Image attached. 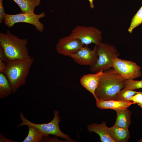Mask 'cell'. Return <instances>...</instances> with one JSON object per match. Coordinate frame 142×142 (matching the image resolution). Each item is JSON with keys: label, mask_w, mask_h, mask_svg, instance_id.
Returning a JSON list of instances; mask_svg holds the SVG:
<instances>
[{"label": "cell", "mask_w": 142, "mask_h": 142, "mask_svg": "<svg viewBox=\"0 0 142 142\" xmlns=\"http://www.w3.org/2000/svg\"><path fill=\"white\" fill-rule=\"evenodd\" d=\"M27 39L20 38L9 30L0 33V59L6 64L31 59L27 47Z\"/></svg>", "instance_id": "cell-1"}, {"label": "cell", "mask_w": 142, "mask_h": 142, "mask_svg": "<svg viewBox=\"0 0 142 142\" xmlns=\"http://www.w3.org/2000/svg\"><path fill=\"white\" fill-rule=\"evenodd\" d=\"M126 80L113 68L103 71L95 91L96 101L114 100L117 93L124 88Z\"/></svg>", "instance_id": "cell-2"}, {"label": "cell", "mask_w": 142, "mask_h": 142, "mask_svg": "<svg viewBox=\"0 0 142 142\" xmlns=\"http://www.w3.org/2000/svg\"><path fill=\"white\" fill-rule=\"evenodd\" d=\"M34 60V58H32L26 60L11 62L6 64V69L3 73L11 85L13 93H15L19 87L25 84Z\"/></svg>", "instance_id": "cell-3"}, {"label": "cell", "mask_w": 142, "mask_h": 142, "mask_svg": "<svg viewBox=\"0 0 142 142\" xmlns=\"http://www.w3.org/2000/svg\"><path fill=\"white\" fill-rule=\"evenodd\" d=\"M96 45L98 60L96 64L90 68V71L94 73L111 68L115 59L120 55L117 48L113 45L101 42Z\"/></svg>", "instance_id": "cell-4"}, {"label": "cell", "mask_w": 142, "mask_h": 142, "mask_svg": "<svg viewBox=\"0 0 142 142\" xmlns=\"http://www.w3.org/2000/svg\"><path fill=\"white\" fill-rule=\"evenodd\" d=\"M59 114L58 111L55 110L54 111V118L51 121L47 123L37 124L29 121L21 112L19 114V117L22 122L18 125V127L23 125L33 126L40 130L44 136L49 137V135H52L65 139L69 141H72L69 137L63 133L59 128V124L60 120Z\"/></svg>", "instance_id": "cell-5"}, {"label": "cell", "mask_w": 142, "mask_h": 142, "mask_svg": "<svg viewBox=\"0 0 142 142\" xmlns=\"http://www.w3.org/2000/svg\"><path fill=\"white\" fill-rule=\"evenodd\" d=\"M46 16L44 12L38 14L34 13H23L15 14H6L4 20L5 25L8 28L14 26L16 23H26L34 26L37 30L42 32L44 31V24L39 21V19Z\"/></svg>", "instance_id": "cell-6"}, {"label": "cell", "mask_w": 142, "mask_h": 142, "mask_svg": "<svg viewBox=\"0 0 142 142\" xmlns=\"http://www.w3.org/2000/svg\"><path fill=\"white\" fill-rule=\"evenodd\" d=\"M102 32L93 26L77 25L72 31L70 35L79 40L84 45L98 44L102 39Z\"/></svg>", "instance_id": "cell-7"}, {"label": "cell", "mask_w": 142, "mask_h": 142, "mask_svg": "<svg viewBox=\"0 0 142 142\" xmlns=\"http://www.w3.org/2000/svg\"><path fill=\"white\" fill-rule=\"evenodd\" d=\"M112 67L123 78L126 80H133L141 75V69L136 63L118 57L114 60Z\"/></svg>", "instance_id": "cell-8"}, {"label": "cell", "mask_w": 142, "mask_h": 142, "mask_svg": "<svg viewBox=\"0 0 142 142\" xmlns=\"http://www.w3.org/2000/svg\"><path fill=\"white\" fill-rule=\"evenodd\" d=\"M96 45L92 50L88 45H85L79 49L75 53L69 57L77 64L90 67L94 66L97 63L98 57L96 51Z\"/></svg>", "instance_id": "cell-9"}, {"label": "cell", "mask_w": 142, "mask_h": 142, "mask_svg": "<svg viewBox=\"0 0 142 142\" xmlns=\"http://www.w3.org/2000/svg\"><path fill=\"white\" fill-rule=\"evenodd\" d=\"M84 45L79 40L69 35L59 39L55 49L59 54L69 57Z\"/></svg>", "instance_id": "cell-10"}, {"label": "cell", "mask_w": 142, "mask_h": 142, "mask_svg": "<svg viewBox=\"0 0 142 142\" xmlns=\"http://www.w3.org/2000/svg\"><path fill=\"white\" fill-rule=\"evenodd\" d=\"M103 72L100 71L93 74L84 75L80 80L82 86L92 93L94 98L95 91L98 87L100 77Z\"/></svg>", "instance_id": "cell-11"}, {"label": "cell", "mask_w": 142, "mask_h": 142, "mask_svg": "<svg viewBox=\"0 0 142 142\" xmlns=\"http://www.w3.org/2000/svg\"><path fill=\"white\" fill-rule=\"evenodd\" d=\"M133 104H135L134 103L131 101L115 100H98L96 102V106L99 108L102 109H111L115 110L126 109Z\"/></svg>", "instance_id": "cell-12"}, {"label": "cell", "mask_w": 142, "mask_h": 142, "mask_svg": "<svg viewBox=\"0 0 142 142\" xmlns=\"http://www.w3.org/2000/svg\"><path fill=\"white\" fill-rule=\"evenodd\" d=\"M105 121L100 124L94 123L87 126L88 130L90 132H94L99 135L102 142H115L111 136Z\"/></svg>", "instance_id": "cell-13"}, {"label": "cell", "mask_w": 142, "mask_h": 142, "mask_svg": "<svg viewBox=\"0 0 142 142\" xmlns=\"http://www.w3.org/2000/svg\"><path fill=\"white\" fill-rule=\"evenodd\" d=\"M110 135L115 142H126L130 137L128 129L115 125L108 128Z\"/></svg>", "instance_id": "cell-14"}, {"label": "cell", "mask_w": 142, "mask_h": 142, "mask_svg": "<svg viewBox=\"0 0 142 142\" xmlns=\"http://www.w3.org/2000/svg\"><path fill=\"white\" fill-rule=\"evenodd\" d=\"M116 119L114 125L123 128L128 129L131 121V112L128 108L115 110Z\"/></svg>", "instance_id": "cell-15"}, {"label": "cell", "mask_w": 142, "mask_h": 142, "mask_svg": "<svg viewBox=\"0 0 142 142\" xmlns=\"http://www.w3.org/2000/svg\"><path fill=\"white\" fill-rule=\"evenodd\" d=\"M19 6L23 13H34L35 8L39 6L40 0H13Z\"/></svg>", "instance_id": "cell-16"}, {"label": "cell", "mask_w": 142, "mask_h": 142, "mask_svg": "<svg viewBox=\"0 0 142 142\" xmlns=\"http://www.w3.org/2000/svg\"><path fill=\"white\" fill-rule=\"evenodd\" d=\"M13 93L11 85L3 73H0V99L4 98Z\"/></svg>", "instance_id": "cell-17"}, {"label": "cell", "mask_w": 142, "mask_h": 142, "mask_svg": "<svg viewBox=\"0 0 142 142\" xmlns=\"http://www.w3.org/2000/svg\"><path fill=\"white\" fill-rule=\"evenodd\" d=\"M28 135L23 142H42L44 136L41 132L33 126H28Z\"/></svg>", "instance_id": "cell-18"}, {"label": "cell", "mask_w": 142, "mask_h": 142, "mask_svg": "<svg viewBox=\"0 0 142 142\" xmlns=\"http://www.w3.org/2000/svg\"><path fill=\"white\" fill-rule=\"evenodd\" d=\"M139 92L129 89L124 88L120 90L117 93L114 100L130 101L129 99L131 97Z\"/></svg>", "instance_id": "cell-19"}, {"label": "cell", "mask_w": 142, "mask_h": 142, "mask_svg": "<svg viewBox=\"0 0 142 142\" xmlns=\"http://www.w3.org/2000/svg\"><path fill=\"white\" fill-rule=\"evenodd\" d=\"M142 23V5L131 19L130 26L128 29L130 33H131L133 30Z\"/></svg>", "instance_id": "cell-20"}, {"label": "cell", "mask_w": 142, "mask_h": 142, "mask_svg": "<svg viewBox=\"0 0 142 142\" xmlns=\"http://www.w3.org/2000/svg\"><path fill=\"white\" fill-rule=\"evenodd\" d=\"M124 88L134 90L142 88V80H126Z\"/></svg>", "instance_id": "cell-21"}, {"label": "cell", "mask_w": 142, "mask_h": 142, "mask_svg": "<svg viewBox=\"0 0 142 142\" xmlns=\"http://www.w3.org/2000/svg\"><path fill=\"white\" fill-rule=\"evenodd\" d=\"M142 98V92H139L135 94L131 97L129 100L134 102L135 104H138Z\"/></svg>", "instance_id": "cell-22"}, {"label": "cell", "mask_w": 142, "mask_h": 142, "mask_svg": "<svg viewBox=\"0 0 142 142\" xmlns=\"http://www.w3.org/2000/svg\"><path fill=\"white\" fill-rule=\"evenodd\" d=\"M3 0H0V23L4 21L6 14L5 12L3 5Z\"/></svg>", "instance_id": "cell-23"}, {"label": "cell", "mask_w": 142, "mask_h": 142, "mask_svg": "<svg viewBox=\"0 0 142 142\" xmlns=\"http://www.w3.org/2000/svg\"><path fill=\"white\" fill-rule=\"evenodd\" d=\"M6 64L1 59H0V73H3L5 70Z\"/></svg>", "instance_id": "cell-24"}, {"label": "cell", "mask_w": 142, "mask_h": 142, "mask_svg": "<svg viewBox=\"0 0 142 142\" xmlns=\"http://www.w3.org/2000/svg\"><path fill=\"white\" fill-rule=\"evenodd\" d=\"M0 142H14L13 140H11L6 138L3 136L0 133Z\"/></svg>", "instance_id": "cell-25"}, {"label": "cell", "mask_w": 142, "mask_h": 142, "mask_svg": "<svg viewBox=\"0 0 142 142\" xmlns=\"http://www.w3.org/2000/svg\"><path fill=\"white\" fill-rule=\"evenodd\" d=\"M93 0H89L90 3V7L91 9H93L94 7L93 4Z\"/></svg>", "instance_id": "cell-26"}, {"label": "cell", "mask_w": 142, "mask_h": 142, "mask_svg": "<svg viewBox=\"0 0 142 142\" xmlns=\"http://www.w3.org/2000/svg\"><path fill=\"white\" fill-rule=\"evenodd\" d=\"M138 104L139 106H140V108H142V98L141 99L140 102Z\"/></svg>", "instance_id": "cell-27"}]
</instances>
